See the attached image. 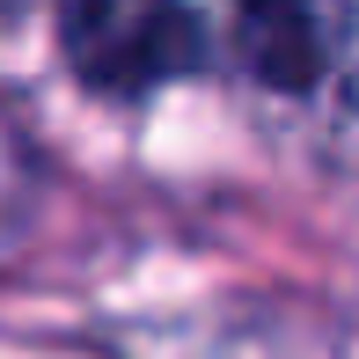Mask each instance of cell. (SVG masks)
Returning a JSON list of instances; mask_svg holds the SVG:
<instances>
[{
  "mask_svg": "<svg viewBox=\"0 0 359 359\" xmlns=\"http://www.w3.org/2000/svg\"><path fill=\"white\" fill-rule=\"evenodd\" d=\"M29 205H37V154H29L15 110L0 103V257H8L15 235L29 227Z\"/></svg>",
  "mask_w": 359,
  "mask_h": 359,
  "instance_id": "3",
  "label": "cell"
},
{
  "mask_svg": "<svg viewBox=\"0 0 359 359\" xmlns=\"http://www.w3.org/2000/svg\"><path fill=\"white\" fill-rule=\"evenodd\" d=\"M67 52L95 88H147L213 67V15L198 8H88L67 15Z\"/></svg>",
  "mask_w": 359,
  "mask_h": 359,
  "instance_id": "2",
  "label": "cell"
},
{
  "mask_svg": "<svg viewBox=\"0 0 359 359\" xmlns=\"http://www.w3.org/2000/svg\"><path fill=\"white\" fill-rule=\"evenodd\" d=\"M301 154L359 169V0L213 15V67Z\"/></svg>",
  "mask_w": 359,
  "mask_h": 359,
  "instance_id": "1",
  "label": "cell"
}]
</instances>
